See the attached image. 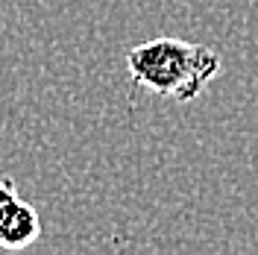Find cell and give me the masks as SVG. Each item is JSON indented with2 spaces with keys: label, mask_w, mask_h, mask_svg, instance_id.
<instances>
[{
  "label": "cell",
  "mask_w": 258,
  "mask_h": 255,
  "mask_svg": "<svg viewBox=\"0 0 258 255\" xmlns=\"http://www.w3.org/2000/svg\"><path fill=\"white\" fill-rule=\"evenodd\" d=\"M220 56L209 44L182 38H153L126 50V71L138 88L164 100L191 103L220 74Z\"/></svg>",
  "instance_id": "6da1fadb"
},
{
  "label": "cell",
  "mask_w": 258,
  "mask_h": 255,
  "mask_svg": "<svg viewBox=\"0 0 258 255\" xmlns=\"http://www.w3.org/2000/svg\"><path fill=\"white\" fill-rule=\"evenodd\" d=\"M41 238V217L38 211L24 203L21 197L9 203V208L0 217V246L6 249H24Z\"/></svg>",
  "instance_id": "7a4b0ae2"
},
{
  "label": "cell",
  "mask_w": 258,
  "mask_h": 255,
  "mask_svg": "<svg viewBox=\"0 0 258 255\" xmlns=\"http://www.w3.org/2000/svg\"><path fill=\"white\" fill-rule=\"evenodd\" d=\"M18 197H21V194H18V185L9 179V176L0 173V217H3V211L9 208V203L18 200Z\"/></svg>",
  "instance_id": "3957f363"
}]
</instances>
